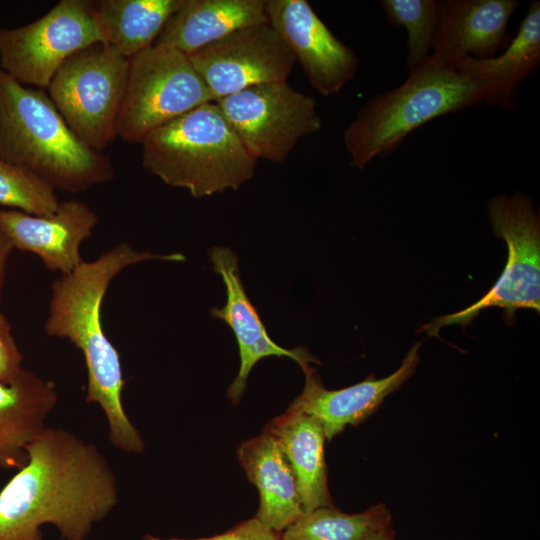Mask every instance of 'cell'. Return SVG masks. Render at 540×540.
Instances as JSON below:
<instances>
[{"label":"cell","mask_w":540,"mask_h":540,"mask_svg":"<svg viewBox=\"0 0 540 540\" xmlns=\"http://www.w3.org/2000/svg\"><path fill=\"white\" fill-rule=\"evenodd\" d=\"M26 455L0 491V540H43L44 524L63 540H86L118 504L115 474L93 443L46 427Z\"/></svg>","instance_id":"obj_1"},{"label":"cell","mask_w":540,"mask_h":540,"mask_svg":"<svg viewBox=\"0 0 540 540\" xmlns=\"http://www.w3.org/2000/svg\"><path fill=\"white\" fill-rule=\"evenodd\" d=\"M153 259L182 262L186 258L182 253L137 251L123 242L93 261H83L52 283L44 323L48 336L67 339L82 352L88 374L86 402L100 405L108 422L109 440L128 453H142L145 443L122 403L126 380L119 352L103 329L102 303L119 273Z\"/></svg>","instance_id":"obj_2"},{"label":"cell","mask_w":540,"mask_h":540,"mask_svg":"<svg viewBox=\"0 0 540 540\" xmlns=\"http://www.w3.org/2000/svg\"><path fill=\"white\" fill-rule=\"evenodd\" d=\"M0 159L69 193L85 191L115 176L110 158L72 132L48 94L19 83L1 66Z\"/></svg>","instance_id":"obj_3"},{"label":"cell","mask_w":540,"mask_h":540,"mask_svg":"<svg viewBox=\"0 0 540 540\" xmlns=\"http://www.w3.org/2000/svg\"><path fill=\"white\" fill-rule=\"evenodd\" d=\"M141 144L143 167L194 198L238 190L257 163L215 101L153 130Z\"/></svg>","instance_id":"obj_4"},{"label":"cell","mask_w":540,"mask_h":540,"mask_svg":"<svg viewBox=\"0 0 540 540\" xmlns=\"http://www.w3.org/2000/svg\"><path fill=\"white\" fill-rule=\"evenodd\" d=\"M484 102L475 79L427 60L409 71L397 88L378 94L359 109L343 133L350 165L363 169L393 153L427 122Z\"/></svg>","instance_id":"obj_5"},{"label":"cell","mask_w":540,"mask_h":540,"mask_svg":"<svg viewBox=\"0 0 540 540\" xmlns=\"http://www.w3.org/2000/svg\"><path fill=\"white\" fill-rule=\"evenodd\" d=\"M129 59L97 42L69 57L49 83L48 95L72 132L103 152L117 137Z\"/></svg>","instance_id":"obj_6"},{"label":"cell","mask_w":540,"mask_h":540,"mask_svg":"<svg viewBox=\"0 0 540 540\" xmlns=\"http://www.w3.org/2000/svg\"><path fill=\"white\" fill-rule=\"evenodd\" d=\"M213 101L188 55L168 45L154 44L129 59L117 137L141 143L153 130Z\"/></svg>","instance_id":"obj_7"},{"label":"cell","mask_w":540,"mask_h":540,"mask_svg":"<svg viewBox=\"0 0 540 540\" xmlns=\"http://www.w3.org/2000/svg\"><path fill=\"white\" fill-rule=\"evenodd\" d=\"M494 234L508 247L506 266L494 286L471 306L435 318L423 325L429 336L438 337L447 325L465 327L489 307H500L510 322L518 309L540 311V220L529 197L520 192L499 195L488 203Z\"/></svg>","instance_id":"obj_8"},{"label":"cell","mask_w":540,"mask_h":540,"mask_svg":"<svg viewBox=\"0 0 540 540\" xmlns=\"http://www.w3.org/2000/svg\"><path fill=\"white\" fill-rule=\"evenodd\" d=\"M215 102L256 160L283 162L301 138L323 124L315 98L287 81L252 86Z\"/></svg>","instance_id":"obj_9"},{"label":"cell","mask_w":540,"mask_h":540,"mask_svg":"<svg viewBox=\"0 0 540 540\" xmlns=\"http://www.w3.org/2000/svg\"><path fill=\"white\" fill-rule=\"evenodd\" d=\"M97 42L94 1L61 0L29 24L0 29V66L19 83L43 89L69 57Z\"/></svg>","instance_id":"obj_10"},{"label":"cell","mask_w":540,"mask_h":540,"mask_svg":"<svg viewBox=\"0 0 540 540\" xmlns=\"http://www.w3.org/2000/svg\"><path fill=\"white\" fill-rule=\"evenodd\" d=\"M188 57L215 101L252 86L286 82L296 62L269 24L238 29Z\"/></svg>","instance_id":"obj_11"},{"label":"cell","mask_w":540,"mask_h":540,"mask_svg":"<svg viewBox=\"0 0 540 540\" xmlns=\"http://www.w3.org/2000/svg\"><path fill=\"white\" fill-rule=\"evenodd\" d=\"M268 24L301 65L310 85L331 96L357 73L359 58L341 42L306 0H267Z\"/></svg>","instance_id":"obj_12"},{"label":"cell","mask_w":540,"mask_h":540,"mask_svg":"<svg viewBox=\"0 0 540 540\" xmlns=\"http://www.w3.org/2000/svg\"><path fill=\"white\" fill-rule=\"evenodd\" d=\"M213 270L219 274L226 288V303L222 308L214 307L210 313L224 321L233 331L240 357L237 376L227 389V396L236 405L240 402L253 367L266 357H288L300 367L320 361L306 348L286 349L276 344L268 335L265 326L247 296L239 273V260L230 248L215 246L209 250Z\"/></svg>","instance_id":"obj_13"},{"label":"cell","mask_w":540,"mask_h":540,"mask_svg":"<svg viewBox=\"0 0 540 540\" xmlns=\"http://www.w3.org/2000/svg\"><path fill=\"white\" fill-rule=\"evenodd\" d=\"M98 223L97 213L85 202L60 201L49 216L0 208V229L14 249L37 255L52 272L67 274L83 262L81 244Z\"/></svg>","instance_id":"obj_14"},{"label":"cell","mask_w":540,"mask_h":540,"mask_svg":"<svg viewBox=\"0 0 540 540\" xmlns=\"http://www.w3.org/2000/svg\"><path fill=\"white\" fill-rule=\"evenodd\" d=\"M517 0H442L429 61L454 68L465 57L487 59L511 41L508 22ZM455 69V68H454Z\"/></svg>","instance_id":"obj_15"},{"label":"cell","mask_w":540,"mask_h":540,"mask_svg":"<svg viewBox=\"0 0 540 540\" xmlns=\"http://www.w3.org/2000/svg\"><path fill=\"white\" fill-rule=\"evenodd\" d=\"M421 345V342L415 343L400 367L389 376L377 379L370 375L342 389H326L317 371L310 364L303 365L304 388L288 408L316 418L323 427L326 439L330 441L348 425L359 424L371 415L389 394L415 372Z\"/></svg>","instance_id":"obj_16"},{"label":"cell","mask_w":540,"mask_h":540,"mask_svg":"<svg viewBox=\"0 0 540 540\" xmlns=\"http://www.w3.org/2000/svg\"><path fill=\"white\" fill-rule=\"evenodd\" d=\"M539 65L540 2L535 0L504 52L487 59L465 57L454 68L481 84L486 104L512 110L519 85Z\"/></svg>","instance_id":"obj_17"},{"label":"cell","mask_w":540,"mask_h":540,"mask_svg":"<svg viewBox=\"0 0 540 540\" xmlns=\"http://www.w3.org/2000/svg\"><path fill=\"white\" fill-rule=\"evenodd\" d=\"M238 460L260 496L256 518L268 528L284 531L304 510L292 468L277 441L263 432L237 449Z\"/></svg>","instance_id":"obj_18"},{"label":"cell","mask_w":540,"mask_h":540,"mask_svg":"<svg viewBox=\"0 0 540 540\" xmlns=\"http://www.w3.org/2000/svg\"><path fill=\"white\" fill-rule=\"evenodd\" d=\"M57 401L55 383L26 368L14 382L0 383V467L24 466L26 447L45 430Z\"/></svg>","instance_id":"obj_19"},{"label":"cell","mask_w":540,"mask_h":540,"mask_svg":"<svg viewBox=\"0 0 540 540\" xmlns=\"http://www.w3.org/2000/svg\"><path fill=\"white\" fill-rule=\"evenodd\" d=\"M267 0H184L155 44L186 55L250 25L268 24Z\"/></svg>","instance_id":"obj_20"},{"label":"cell","mask_w":540,"mask_h":540,"mask_svg":"<svg viewBox=\"0 0 540 540\" xmlns=\"http://www.w3.org/2000/svg\"><path fill=\"white\" fill-rule=\"evenodd\" d=\"M264 430L277 441L292 468L304 513L331 507L324 458L326 437L320 422L288 408Z\"/></svg>","instance_id":"obj_21"},{"label":"cell","mask_w":540,"mask_h":540,"mask_svg":"<svg viewBox=\"0 0 540 540\" xmlns=\"http://www.w3.org/2000/svg\"><path fill=\"white\" fill-rule=\"evenodd\" d=\"M184 0H97L95 17L102 42L130 59L153 46Z\"/></svg>","instance_id":"obj_22"},{"label":"cell","mask_w":540,"mask_h":540,"mask_svg":"<svg viewBox=\"0 0 540 540\" xmlns=\"http://www.w3.org/2000/svg\"><path fill=\"white\" fill-rule=\"evenodd\" d=\"M392 527V516L382 503L361 513L347 514L333 506L304 513L282 533V540H366Z\"/></svg>","instance_id":"obj_23"},{"label":"cell","mask_w":540,"mask_h":540,"mask_svg":"<svg viewBox=\"0 0 540 540\" xmlns=\"http://www.w3.org/2000/svg\"><path fill=\"white\" fill-rule=\"evenodd\" d=\"M380 4L389 23L406 30L408 70L424 64L432 51L438 24L439 1L382 0Z\"/></svg>","instance_id":"obj_24"},{"label":"cell","mask_w":540,"mask_h":540,"mask_svg":"<svg viewBox=\"0 0 540 540\" xmlns=\"http://www.w3.org/2000/svg\"><path fill=\"white\" fill-rule=\"evenodd\" d=\"M60 201L56 190L30 170L0 159V205L30 215L49 216Z\"/></svg>","instance_id":"obj_25"},{"label":"cell","mask_w":540,"mask_h":540,"mask_svg":"<svg viewBox=\"0 0 540 540\" xmlns=\"http://www.w3.org/2000/svg\"><path fill=\"white\" fill-rule=\"evenodd\" d=\"M23 354L12 334L11 324L0 310V383L10 384L21 374Z\"/></svg>","instance_id":"obj_26"},{"label":"cell","mask_w":540,"mask_h":540,"mask_svg":"<svg viewBox=\"0 0 540 540\" xmlns=\"http://www.w3.org/2000/svg\"><path fill=\"white\" fill-rule=\"evenodd\" d=\"M141 540H282V538L279 532L268 528L255 517L239 523L225 533L212 537L196 539L159 538L152 534H146Z\"/></svg>","instance_id":"obj_27"},{"label":"cell","mask_w":540,"mask_h":540,"mask_svg":"<svg viewBox=\"0 0 540 540\" xmlns=\"http://www.w3.org/2000/svg\"><path fill=\"white\" fill-rule=\"evenodd\" d=\"M14 247L8 237L0 229V301L5 285L8 260Z\"/></svg>","instance_id":"obj_28"},{"label":"cell","mask_w":540,"mask_h":540,"mask_svg":"<svg viewBox=\"0 0 540 540\" xmlns=\"http://www.w3.org/2000/svg\"><path fill=\"white\" fill-rule=\"evenodd\" d=\"M366 540H394L393 527H390L384 531L374 534L373 536L369 537Z\"/></svg>","instance_id":"obj_29"}]
</instances>
